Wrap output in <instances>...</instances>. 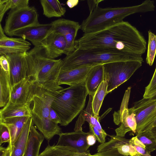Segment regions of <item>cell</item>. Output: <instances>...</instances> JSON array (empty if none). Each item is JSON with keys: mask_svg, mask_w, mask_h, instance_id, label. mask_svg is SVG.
I'll return each instance as SVG.
<instances>
[{"mask_svg": "<svg viewBox=\"0 0 156 156\" xmlns=\"http://www.w3.org/2000/svg\"><path fill=\"white\" fill-rule=\"evenodd\" d=\"M146 45L144 37L137 29L124 21L101 31L84 34L75 41L76 50L112 48L142 62Z\"/></svg>", "mask_w": 156, "mask_h": 156, "instance_id": "1", "label": "cell"}, {"mask_svg": "<svg viewBox=\"0 0 156 156\" xmlns=\"http://www.w3.org/2000/svg\"><path fill=\"white\" fill-rule=\"evenodd\" d=\"M63 88L56 82L45 84L37 82L31 99L33 103L31 117L33 123L48 142L55 135L61 133V129L58 125L50 120L49 114L56 94Z\"/></svg>", "mask_w": 156, "mask_h": 156, "instance_id": "2", "label": "cell"}, {"mask_svg": "<svg viewBox=\"0 0 156 156\" xmlns=\"http://www.w3.org/2000/svg\"><path fill=\"white\" fill-rule=\"evenodd\" d=\"M153 0H146L141 4L131 6L101 8L97 6L84 20L80 29L84 34L94 32L123 21L127 16L137 13L153 11Z\"/></svg>", "mask_w": 156, "mask_h": 156, "instance_id": "3", "label": "cell"}, {"mask_svg": "<svg viewBox=\"0 0 156 156\" xmlns=\"http://www.w3.org/2000/svg\"><path fill=\"white\" fill-rule=\"evenodd\" d=\"M88 93L85 83L58 91L51 107L59 117L60 125H68L83 110Z\"/></svg>", "mask_w": 156, "mask_h": 156, "instance_id": "4", "label": "cell"}, {"mask_svg": "<svg viewBox=\"0 0 156 156\" xmlns=\"http://www.w3.org/2000/svg\"><path fill=\"white\" fill-rule=\"evenodd\" d=\"M122 61H136L128 55L112 48L75 50L62 59L60 70Z\"/></svg>", "mask_w": 156, "mask_h": 156, "instance_id": "5", "label": "cell"}, {"mask_svg": "<svg viewBox=\"0 0 156 156\" xmlns=\"http://www.w3.org/2000/svg\"><path fill=\"white\" fill-rule=\"evenodd\" d=\"M27 76L41 84L56 82L62 59L48 58L41 47L34 46L25 54Z\"/></svg>", "mask_w": 156, "mask_h": 156, "instance_id": "6", "label": "cell"}, {"mask_svg": "<svg viewBox=\"0 0 156 156\" xmlns=\"http://www.w3.org/2000/svg\"><path fill=\"white\" fill-rule=\"evenodd\" d=\"M136 61H122L103 64L107 94L128 80L142 65Z\"/></svg>", "mask_w": 156, "mask_h": 156, "instance_id": "7", "label": "cell"}, {"mask_svg": "<svg viewBox=\"0 0 156 156\" xmlns=\"http://www.w3.org/2000/svg\"><path fill=\"white\" fill-rule=\"evenodd\" d=\"M38 14L34 6H27L10 10L5 20L4 30L10 37L16 31L39 23Z\"/></svg>", "mask_w": 156, "mask_h": 156, "instance_id": "8", "label": "cell"}, {"mask_svg": "<svg viewBox=\"0 0 156 156\" xmlns=\"http://www.w3.org/2000/svg\"><path fill=\"white\" fill-rule=\"evenodd\" d=\"M51 30L62 35L65 38L66 46L64 54L68 55L73 52L75 38L80 25L78 22L65 19H60L51 23Z\"/></svg>", "mask_w": 156, "mask_h": 156, "instance_id": "9", "label": "cell"}, {"mask_svg": "<svg viewBox=\"0 0 156 156\" xmlns=\"http://www.w3.org/2000/svg\"><path fill=\"white\" fill-rule=\"evenodd\" d=\"M37 84L32 77L27 76L11 88L9 102L20 105H30Z\"/></svg>", "mask_w": 156, "mask_h": 156, "instance_id": "10", "label": "cell"}, {"mask_svg": "<svg viewBox=\"0 0 156 156\" xmlns=\"http://www.w3.org/2000/svg\"><path fill=\"white\" fill-rule=\"evenodd\" d=\"M129 109L135 115L137 133L156 113V100L143 98L134 102L133 106Z\"/></svg>", "mask_w": 156, "mask_h": 156, "instance_id": "11", "label": "cell"}, {"mask_svg": "<svg viewBox=\"0 0 156 156\" xmlns=\"http://www.w3.org/2000/svg\"><path fill=\"white\" fill-rule=\"evenodd\" d=\"M51 23L39 24L32 25L18 30L15 32L12 36L19 37L25 40L30 41L35 47L41 46L44 40L51 31Z\"/></svg>", "mask_w": 156, "mask_h": 156, "instance_id": "12", "label": "cell"}, {"mask_svg": "<svg viewBox=\"0 0 156 156\" xmlns=\"http://www.w3.org/2000/svg\"><path fill=\"white\" fill-rule=\"evenodd\" d=\"M41 46L48 58L55 59L64 54L66 42L62 35L51 30L42 42Z\"/></svg>", "mask_w": 156, "mask_h": 156, "instance_id": "13", "label": "cell"}, {"mask_svg": "<svg viewBox=\"0 0 156 156\" xmlns=\"http://www.w3.org/2000/svg\"><path fill=\"white\" fill-rule=\"evenodd\" d=\"M25 53L5 55L9 63V80L12 87L27 77Z\"/></svg>", "mask_w": 156, "mask_h": 156, "instance_id": "14", "label": "cell"}, {"mask_svg": "<svg viewBox=\"0 0 156 156\" xmlns=\"http://www.w3.org/2000/svg\"><path fill=\"white\" fill-rule=\"evenodd\" d=\"M90 132H84L82 130L71 132L61 133L57 145L70 147L76 149L80 153H85L89 151L90 146L87 144V136Z\"/></svg>", "mask_w": 156, "mask_h": 156, "instance_id": "15", "label": "cell"}, {"mask_svg": "<svg viewBox=\"0 0 156 156\" xmlns=\"http://www.w3.org/2000/svg\"><path fill=\"white\" fill-rule=\"evenodd\" d=\"M94 66H85L71 69L60 70L56 82L59 85L66 84L70 86L85 83L90 69Z\"/></svg>", "mask_w": 156, "mask_h": 156, "instance_id": "16", "label": "cell"}, {"mask_svg": "<svg viewBox=\"0 0 156 156\" xmlns=\"http://www.w3.org/2000/svg\"><path fill=\"white\" fill-rule=\"evenodd\" d=\"M31 44L21 37L6 36L0 38V56L10 54H23L28 51Z\"/></svg>", "mask_w": 156, "mask_h": 156, "instance_id": "17", "label": "cell"}, {"mask_svg": "<svg viewBox=\"0 0 156 156\" xmlns=\"http://www.w3.org/2000/svg\"><path fill=\"white\" fill-rule=\"evenodd\" d=\"M30 117H18L0 119V124L8 129L11 137L10 144L13 147L20 136L25 123Z\"/></svg>", "mask_w": 156, "mask_h": 156, "instance_id": "18", "label": "cell"}, {"mask_svg": "<svg viewBox=\"0 0 156 156\" xmlns=\"http://www.w3.org/2000/svg\"><path fill=\"white\" fill-rule=\"evenodd\" d=\"M104 80L103 64L93 66L90 69L86 78L85 84L88 94L92 97L102 82Z\"/></svg>", "mask_w": 156, "mask_h": 156, "instance_id": "19", "label": "cell"}, {"mask_svg": "<svg viewBox=\"0 0 156 156\" xmlns=\"http://www.w3.org/2000/svg\"><path fill=\"white\" fill-rule=\"evenodd\" d=\"M31 116L30 105H16L8 102L0 110V119L18 117H31Z\"/></svg>", "mask_w": 156, "mask_h": 156, "instance_id": "20", "label": "cell"}, {"mask_svg": "<svg viewBox=\"0 0 156 156\" xmlns=\"http://www.w3.org/2000/svg\"><path fill=\"white\" fill-rule=\"evenodd\" d=\"M32 123L31 117H29L12 147L11 156H24Z\"/></svg>", "mask_w": 156, "mask_h": 156, "instance_id": "21", "label": "cell"}, {"mask_svg": "<svg viewBox=\"0 0 156 156\" xmlns=\"http://www.w3.org/2000/svg\"><path fill=\"white\" fill-rule=\"evenodd\" d=\"M44 139L43 135L37 130L33 122L24 156H38L40 148Z\"/></svg>", "mask_w": 156, "mask_h": 156, "instance_id": "22", "label": "cell"}, {"mask_svg": "<svg viewBox=\"0 0 156 156\" xmlns=\"http://www.w3.org/2000/svg\"><path fill=\"white\" fill-rule=\"evenodd\" d=\"M43 14L48 18L59 17L65 14L66 9L57 0H41Z\"/></svg>", "mask_w": 156, "mask_h": 156, "instance_id": "23", "label": "cell"}, {"mask_svg": "<svg viewBox=\"0 0 156 156\" xmlns=\"http://www.w3.org/2000/svg\"><path fill=\"white\" fill-rule=\"evenodd\" d=\"M9 71L0 67V107H4L9 102L11 90Z\"/></svg>", "mask_w": 156, "mask_h": 156, "instance_id": "24", "label": "cell"}, {"mask_svg": "<svg viewBox=\"0 0 156 156\" xmlns=\"http://www.w3.org/2000/svg\"><path fill=\"white\" fill-rule=\"evenodd\" d=\"M78 153L76 149L70 147L48 144L38 156H73Z\"/></svg>", "mask_w": 156, "mask_h": 156, "instance_id": "25", "label": "cell"}, {"mask_svg": "<svg viewBox=\"0 0 156 156\" xmlns=\"http://www.w3.org/2000/svg\"><path fill=\"white\" fill-rule=\"evenodd\" d=\"M107 85L104 80L101 83L92 98V107L94 115L99 116L100 110L104 98L107 95Z\"/></svg>", "mask_w": 156, "mask_h": 156, "instance_id": "26", "label": "cell"}, {"mask_svg": "<svg viewBox=\"0 0 156 156\" xmlns=\"http://www.w3.org/2000/svg\"><path fill=\"white\" fill-rule=\"evenodd\" d=\"M29 0H0V21L9 9L29 6Z\"/></svg>", "mask_w": 156, "mask_h": 156, "instance_id": "27", "label": "cell"}, {"mask_svg": "<svg viewBox=\"0 0 156 156\" xmlns=\"http://www.w3.org/2000/svg\"><path fill=\"white\" fill-rule=\"evenodd\" d=\"M147 50L146 62L151 66L154 62L156 54V35L150 30L148 31Z\"/></svg>", "mask_w": 156, "mask_h": 156, "instance_id": "28", "label": "cell"}, {"mask_svg": "<svg viewBox=\"0 0 156 156\" xmlns=\"http://www.w3.org/2000/svg\"><path fill=\"white\" fill-rule=\"evenodd\" d=\"M89 95V99L87 106L84 110H82L80 114L78 119L76 122L74 131L82 130V126L85 121H87L90 118V117L94 114L92 107V98Z\"/></svg>", "mask_w": 156, "mask_h": 156, "instance_id": "29", "label": "cell"}, {"mask_svg": "<svg viewBox=\"0 0 156 156\" xmlns=\"http://www.w3.org/2000/svg\"><path fill=\"white\" fill-rule=\"evenodd\" d=\"M129 140L126 139L116 148L120 154L126 156H142L136 150L135 148L129 143Z\"/></svg>", "mask_w": 156, "mask_h": 156, "instance_id": "30", "label": "cell"}, {"mask_svg": "<svg viewBox=\"0 0 156 156\" xmlns=\"http://www.w3.org/2000/svg\"><path fill=\"white\" fill-rule=\"evenodd\" d=\"M137 138L144 145L147 151L150 154L156 150V143L144 135L136 133Z\"/></svg>", "mask_w": 156, "mask_h": 156, "instance_id": "31", "label": "cell"}, {"mask_svg": "<svg viewBox=\"0 0 156 156\" xmlns=\"http://www.w3.org/2000/svg\"><path fill=\"white\" fill-rule=\"evenodd\" d=\"M89 132L94 136L99 142L101 144L105 142L107 134L102 128H100L91 125H89Z\"/></svg>", "mask_w": 156, "mask_h": 156, "instance_id": "32", "label": "cell"}, {"mask_svg": "<svg viewBox=\"0 0 156 156\" xmlns=\"http://www.w3.org/2000/svg\"><path fill=\"white\" fill-rule=\"evenodd\" d=\"M129 143L142 156H145L147 153H149L147 151L144 145L137 138L136 136L129 139Z\"/></svg>", "mask_w": 156, "mask_h": 156, "instance_id": "33", "label": "cell"}, {"mask_svg": "<svg viewBox=\"0 0 156 156\" xmlns=\"http://www.w3.org/2000/svg\"><path fill=\"white\" fill-rule=\"evenodd\" d=\"M11 137L8 129L6 127L0 124V145L4 143L10 144Z\"/></svg>", "mask_w": 156, "mask_h": 156, "instance_id": "34", "label": "cell"}, {"mask_svg": "<svg viewBox=\"0 0 156 156\" xmlns=\"http://www.w3.org/2000/svg\"><path fill=\"white\" fill-rule=\"evenodd\" d=\"M155 90H156V66L152 78L148 84L145 88L143 98H146L149 95Z\"/></svg>", "mask_w": 156, "mask_h": 156, "instance_id": "35", "label": "cell"}, {"mask_svg": "<svg viewBox=\"0 0 156 156\" xmlns=\"http://www.w3.org/2000/svg\"><path fill=\"white\" fill-rule=\"evenodd\" d=\"M84 156H126L119 154L116 148L101 152H97L94 154H91Z\"/></svg>", "mask_w": 156, "mask_h": 156, "instance_id": "36", "label": "cell"}, {"mask_svg": "<svg viewBox=\"0 0 156 156\" xmlns=\"http://www.w3.org/2000/svg\"><path fill=\"white\" fill-rule=\"evenodd\" d=\"M156 126V113L152 117V118L147 123L141 128L138 133L141 132L147 131Z\"/></svg>", "mask_w": 156, "mask_h": 156, "instance_id": "37", "label": "cell"}, {"mask_svg": "<svg viewBox=\"0 0 156 156\" xmlns=\"http://www.w3.org/2000/svg\"><path fill=\"white\" fill-rule=\"evenodd\" d=\"M138 133L144 135L156 143V126L147 131Z\"/></svg>", "mask_w": 156, "mask_h": 156, "instance_id": "38", "label": "cell"}, {"mask_svg": "<svg viewBox=\"0 0 156 156\" xmlns=\"http://www.w3.org/2000/svg\"><path fill=\"white\" fill-rule=\"evenodd\" d=\"M49 119L52 122L58 124L61 123V120L56 112L51 107L50 112Z\"/></svg>", "mask_w": 156, "mask_h": 156, "instance_id": "39", "label": "cell"}, {"mask_svg": "<svg viewBox=\"0 0 156 156\" xmlns=\"http://www.w3.org/2000/svg\"><path fill=\"white\" fill-rule=\"evenodd\" d=\"M12 147L10 144H8L6 147L1 146L0 147V156H11Z\"/></svg>", "mask_w": 156, "mask_h": 156, "instance_id": "40", "label": "cell"}, {"mask_svg": "<svg viewBox=\"0 0 156 156\" xmlns=\"http://www.w3.org/2000/svg\"><path fill=\"white\" fill-rule=\"evenodd\" d=\"M0 67L6 71H9V65L8 60L4 55L0 56Z\"/></svg>", "mask_w": 156, "mask_h": 156, "instance_id": "41", "label": "cell"}, {"mask_svg": "<svg viewBox=\"0 0 156 156\" xmlns=\"http://www.w3.org/2000/svg\"><path fill=\"white\" fill-rule=\"evenodd\" d=\"M103 0H87V3L90 12H91L96 7L98 6L99 4Z\"/></svg>", "mask_w": 156, "mask_h": 156, "instance_id": "42", "label": "cell"}, {"mask_svg": "<svg viewBox=\"0 0 156 156\" xmlns=\"http://www.w3.org/2000/svg\"><path fill=\"white\" fill-rule=\"evenodd\" d=\"M86 140L87 144L90 147L95 144L97 140L94 136L90 132L87 136Z\"/></svg>", "mask_w": 156, "mask_h": 156, "instance_id": "43", "label": "cell"}, {"mask_svg": "<svg viewBox=\"0 0 156 156\" xmlns=\"http://www.w3.org/2000/svg\"><path fill=\"white\" fill-rule=\"evenodd\" d=\"M78 0H68L66 2L68 6L70 9L76 6L79 3Z\"/></svg>", "mask_w": 156, "mask_h": 156, "instance_id": "44", "label": "cell"}, {"mask_svg": "<svg viewBox=\"0 0 156 156\" xmlns=\"http://www.w3.org/2000/svg\"><path fill=\"white\" fill-rule=\"evenodd\" d=\"M146 98H149L152 100H156V90L152 92Z\"/></svg>", "mask_w": 156, "mask_h": 156, "instance_id": "45", "label": "cell"}, {"mask_svg": "<svg viewBox=\"0 0 156 156\" xmlns=\"http://www.w3.org/2000/svg\"><path fill=\"white\" fill-rule=\"evenodd\" d=\"M6 36L5 34L4 29H3L1 24H0V38Z\"/></svg>", "mask_w": 156, "mask_h": 156, "instance_id": "46", "label": "cell"}, {"mask_svg": "<svg viewBox=\"0 0 156 156\" xmlns=\"http://www.w3.org/2000/svg\"><path fill=\"white\" fill-rule=\"evenodd\" d=\"M90 154V151L85 153H78L75 154L73 156H84L87 155H89Z\"/></svg>", "mask_w": 156, "mask_h": 156, "instance_id": "47", "label": "cell"}, {"mask_svg": "<svg viewBox=\"0 0 156 156\" xmlns=\"http://www.w3.org/2000/svg\"><path fill=\"white\" fill-rule=\"evenodd\" d=\"M145 156H151V155L150 154L147 153Z\"/></svg>", "mask_w": 156, "mask_h": 156, "instance_id": "48", "label": "cell"}]
</instances>
